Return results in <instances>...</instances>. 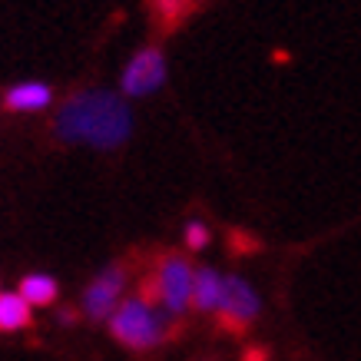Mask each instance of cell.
<instances>
[{
    "label": "cell",
    "mask_w": 361,
    "mask_h": 361,
    "mask_svg": "<svg viewBox=\"0 0 361 361\" xmlns=\"http://www.w3.org/2000/svg\"><path fill=\"white\" fill-rule=\"evenodd\" d=\"M54 133L66 146H90L99 153H113L133 136V110L123 93L97 87L77 90L56 113Z\"/></svg>",
    "instance_id": "obj_1"
},
{
    "label": "cell",
    "mask_w": 361,
    "mask_h": 361,
    "mask_svg": "<svg viewBox=\"0 0 361 361\" xmlns=\"http://www.w3.org/2000/svg\"><path fill=\"white\" fill-rule=\"evenodd\" d=\"M169 322L173 318L166 315L156 302H149L142 295H130L116 305V312L110 315L106 325H110V335L120 341L123 348L146 355V351L159 348L169 338Z\"/></svg>",
    "instance_id": "obj_2"
},
{
    "label": "cell",
    "mask_w": 361,
    "mask_h": 361,
    "mask_svg": "<svg viewBox=\"0 0 361 361\" xmlns=\"http://www.w3.org/2000/svg\"><path fill=\"white\" fill-rule=\"evenodd\" d=\"M192 275H196V265L189 262L186 255L163 252L159 262H156L153 279L142 282L140 295L156 302L169 318H183L192 305Z\"/></svg>",
    "instance_id": "obj_3"
},
{
    "label": "cell",
    "mask_w": 361,
    "mask_h": 361,
    "mask_svg": "<svg viewBox=\"0 0 361 361\" xmlns=\"http://www.w3.org/2000/svg\"><path fill=\"white\" fill-rule=\"evenodd\" d=\"M169 66H166V54L159 47H142L130 56V63L123 66L120 73V93L126 99L153 97L156 90L166 87Z\"/></svg>",
    "instance_id": "obj_4"
},
{
    "label": "cell",
    "mask_w": 361,
    "mask_h": 361,
    "mask_svg": "<svg viewBox=\"0 0 361 361\" xmlns=\"http://www.w3.org/2000/svg\"><path fill=\"white\" fill-rule=\"evenodd\" d=\"M126 265L113 262L106 269H99L93 275V282L83 288V298H80V308L90 322H110V315L116 312V305L123 302V292H126Z\"/></svg>",
    "instance_id": "obj_5"
},
{
    "label": "cell",
    "mask_w": 361,
    "mask_h": 361,
    "mask_svg": "<svg viewBox=\"0 0 361 361\" xmlns=\"http://www.w3.org/2000/svg\"><path fill=\"white\" fill-rule=\"evenodd\" d=\"M216 315L229 331H245L249 325L259 322L262 315V295L255 292V285L245 275H226V288H222V305Z\"/></svg>",
    "instance_id": "obj_6"
},
{
    "label": "cell",
    "mask_w": 361,
    "mask_h": 361,
    "mask_svg": "<svg viewBox=\"0 0 361 361\" xmlns=\"http://www.w3.org/2000/svg\"><path fill=\"white\" fill-rule=\"evenodd\" d=\"M222 288H226V275L212 265H199L192 275V308L202 315H216L222 305Z\"/></svg>",
    "instance_id": "obj_7"
},
{
    "label": "cell",
    "mask_w": 361,
    "mask_h": 361,
    "mask_svg": "<svg viewBox=\"0 0 361 361\" xmlns=\"http://www.w3.org/2000/svg\"><path fill=\"white\" fill-rule=\"evenodd\" d=\"M54 103V90L47 83H17L4 93V106L11 113H37Z\"/></svg>",
    "instance_id": "obj_8"
},
{
    "label": "cell",
    "mask_w": 361,
    "mask_h": 361,
    "mask_svg": "<svg viewBox=\"0 0 361 361\" xmlns=\"http://www.w3.org/2000/svg\"><path fill=\"white\" fill-rule=\"evenodd\" d=\"M20 295H23V302H27L30 308H47V305H54L56 302L60 285H56L54 275L33 272V275H23L20 279Z\"/></svg>",
    "instance_id": "obj_9"
},
{
    "label": "cell",
    "mask_w": 361,
    "mask_h": 361,
    "mask_svg": "<svg viewBox=\"0 0 361 361\" xmlns=\"http://www.w3.org/2000/svg\"><path fill=\"white\" fill-rule=\"evenodd\" d=\"M33 325V308L20 292H0V331H23Z\"/></svg>",
    "instance_id": "obj_10"
},
{
    "label": "cell",
    "mask_w": 361,
    "mask_h": 361,
    "mask_svg": "<svg viewBox=\"0 0 361 361\" xmlns=\"http://www.w3.org/2000/svg\"><path fill=\"white\" fill-rule=\"evenodd\" d=\"M183 242H186L189 252H202L209 242H212V232H209L206 222L192 219V222H186V229H183Z\"/></svg>",
    "instance_id": "obj_11"
},
{
    "label": "cell",
    "mask_w": 361,
    "mask_h": 361,
    "mask_svg": "<svg viewBox=\"0 0 361 361\" xmlns=\"http://www.w3.org/2000/svg\"><path fill=\"white\" fill-rule=\"evenodd\" d=\"M60 322H63V325H73V322H77V312H73V308H63V312H60Z\"/></svg>",
    "instance_id": "obj_12"
}]
</instances>
